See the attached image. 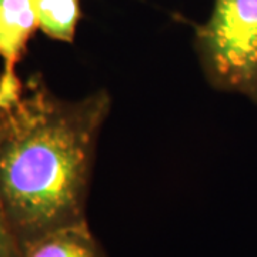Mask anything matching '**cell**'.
<instances>
[{
  "instance_id": "obj_4",
  "label": "cell",
  "mask_w": 257,
  "mask_h": 257,
  "mask_svg": "<svg viewBox=\"0 0 257 257\" xmlns=\"http://www.w3.org/2000/svg\"><path fill=\"white\" fill-rule=\"evenodd\" d=\"M19 257H106L87 221L69 224L20 244Z\"/></svg>"
},
{
  "instance_id": "obj_1",
  "label": "cell",
  "mask_w": 257,
  "mask_h": 257,
  "mask_svg": "<svg viewBox=\"0 0 257 257\" xmlns=\"http://www.w3.org/2000/svg\"><path fill=\"white\" fill-rule=\"evenodd\" d=\"M110 97L59 99L39 76L0 96V202L19 246L86 221L96 146Z\"/></svg>"
},
{
  "instance_id": "obj_3",
  "label": "cell",
  "mask_w": 257,
  "mask_h": 257,
  "mask_svg": "<svg viewBox=\"0 0 257 257\" xmlns=\"http://www.w3.org/2000/svg\"><path fill=\"white\" fill-rule=\"evenodd\" d=\"M37 29L32 0H0V57L3 60L0 77L8 82L20 80L16 64Z\"/></svg>"
},
{
  "instance_id": "obj_5",
  "label": "cell",
  "mask_w": 257,
  "mask_h": 257,
  "mask_svg": "<svg viewBox=\"0 0 257 257\" xmlns=\"http://www.w3.org/2000/svg\"><path fill=\"white\" fill-rule=\"evenodd\" d=\"M36 13L37 26L59 42L70 43L82 16L79 0H32Z\"/></svg>"
},
{
  "instance_id": "obj_2",
  "label": "cell",
  "mask_w": 257,
  "mask_h": 257,
  "mask_svg": "<svg viewBox=\"0 0 257 257\" xmlns=\"http://www.w3.org/2000/svg\"><path fill=\"white\" fill-rule=\"evenodd\" d=\"M196 47L214 87L257 103V0H216Z\"/></svg>"
},
{
  "instance_id": "obj_6",
  "label": "cell",
  "mask_w": 257,
  "mask_h": 257,
  "mask_svg": "<svg viewBox=\"0 0 257 257\" xmlns=\"http://www.w3.org/2000/svg\"><path fill=\"white\" fill-rule=\"evenodd\" d=\"M19 240L0 202V257H19Z\"/></svg>"
}]
</instances>
